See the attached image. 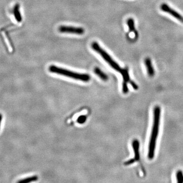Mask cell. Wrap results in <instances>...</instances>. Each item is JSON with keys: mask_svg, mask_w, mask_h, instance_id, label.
<instances>
[{"mask_svg": "<svg viewBox=\"0 0 183 183\" xmlns=\"http://www.w3.org/2000/svg\"><path fill=\"white\" fill-rule=\"evenodd\" d=\"M132 148L134 153V157L133 158L129 159V160L125 162V165H130L132 164L135 162L140 160V153H139V142L137 139H135L132 141Z\"/></svg>", "mask_w": 183, "mask_h": 183, "instance_id": "cell-4", "label": "cell"}, {"mask_svg": "<svg viewBox=\"0 0 183 183\" xmlns=\"http://www.w3.org/2000/svg\"><path fill=\"white\" fill-rule=\"evenodd\" d=\"M92 47L95 51L98 52L99 54H100L101 56L103 58L107 63H109V65L113 68L115 70L117 71H119L120 73L122 72V71H123V69L121 68L119 65L117 63L113 60V58H111V56L104 49H103L102 48H101L100 46H99V45L98 43L96 42L92 43Z\"/></svg>", "mask_w": 183, "mask_h": 183, "instance_id": "cell-3", "label": "cell"}, {"mask_svg": "<svg viewBox=\"0 0 183 183\" xmlns=\"http://www.w3.org/2000/svg\"><path fill=\"white\" fill-rule=\"evenodd\" d=\"M49 70L51 72L54 73L62 75L63 76L68 77L71 79L83 81L85 82H88L90 80V77L88 74H80L78 73L74 72L71 71L67 70L65 69L56 66L54 65L50 66L49 68Z\"/></svg>", "mask_w": 183, "mask_h": 183, "instance_id": "cell-2", "label": "cell"}, {"mask_svg": "<svg viewBox=\"0 0 183 183\" xmlns=\"http://www.w3.org/2000/svg\"><path fill=\"white\" fill-rule=\"evenodd\" d=\"M86 121H87V116H86L85 115H82L79 116L77 119V122L80 124H83V123H85Z\"/></svg>", "mask_w": 183, "mask_h": 183, "instance_id": "cell-13", "label": "cell"}, {"mask_svg": "<svg viewBox=\"0 0 183 183\" xmlns=\"http://www.w3.org/2000/svg\"><path fill=\"white\" fill-rule=\"evenodd\" d=\"M2 119H3V116L2 114L0 113V127H1V122H2Z\"/></svg>", "mask_w": 183, "mask_h": 183, "instance_id": "cell-15", "label": "cell"}, {"mask_svg": "<svg viewBox=\"0 0 183 183\" xmlns=\"http://www.w3.org/2000/svg\"><path fill=\"white\" fill-rule=\"evenodd\" d=\"M145 66L147 67V71H148L149 76L153 77L155 74V72H154V70L153 66H152L151 59L150 58H145Z\"/></svg>", "mask_w": 183, "mask_h": 183, "instance_id": "cell-7", "label": "cell"}, {"mask_svg": "<svg viewBox=\"0 0 183 183\" xmlns=\"http://www.w3.org/2000/svg\"><path fill=\"white\" fill-rule=\"evenodd\" d=\"M13 12H14V17L16 18V20L18 22H21L22 20L21 14L19 12V7L18 5H16L14 6L13 9Z\"/></svg>", "mask_w": 183, "mask_h": 183, "instance_id": "cell-9", "label": "cell"}, {"mask_svg": "<svg viewBox=\"0 0 183 183\" xmlns=\"http://www.w3.org/2000/svg\"><path fill=\"white\" fill-rule=\"evenodd\" d=\"M127 24L129 27V31L130 32H133L135 33V36L137 38L138 36L137 32L135 31V26H134V22L133 19L132 18H129V19L127 21Z\"/></svg>", "mask_w": 183, "mask_h": 183, "instance_id": "cell-10", "label": "cell"}, {"mask_svg": "<svg viewBox=\"0 0 183 183\" xmlns=\"http://www.w3.org/2000/svg\"><path fill=\"white\" fill-rule=\"evenodd\" d=\"M176 177L177 179V182L183 183V173L182 170H178L176 174Z\"/></svg>", "mask_w": 183, "mask_h": 183, "instance_id": "cell-12", "label": "cell"}, {"mask_svg": "<svg viewBox=\"0 0 183 183\" xmlns=\"http://www.w3.org/2000/svg\"><path fill=\"white\" fill-rule=\"evenodd\" d=\"M122 90H123V92L125 94H127V93L128 92L129 89L127 86V83L123 82L122 84Z\"/></svg>", "mask_w": 183, "mask_h": 183, "instance_id": "cell-14", "label": "cell"}, {"mask_svg": "<svg viewBox=\"0 0 183 183\" xmlns=\"http://www.w3.org/2000/svg\"><path fill=\"white\" fill-rule=\"evenodd\" d=\"M94 72L97 75H98L101 79H102L103 81H106L108 80L109 77H107V75L101 70L100 69L97 67L95 68L94 69Z\"/></svg>", "mask_w": 183, "mask_h": 183, "instance_id": "cell-8", "label": "cell"}, {"mask_svg": "<svg viewBox=\"0 0 183 183\" xmlns=\"http://www.w3.org/2000/svg\"><path fill=\"white\" fill-rule=\"evenodd\" d=\"M38 180V177L37 176H33L31 177H26V179L20 180L18 182V183H28L33 182L36 181Z\"/></svg>", "mask_w": 183, "mask_h": 183, "instance_id": "cell-11", "label": "cell"}, {"mask_svg": "<svg viewBox=\"0 0 183 183\" xmlns=\"http://www.w3.org/2000/svg\"><path fill=\"white\" fill-rule=\"evenodd\" d=\"M58 31L61 33H70L77 35H83L85 33V30L82 28L71 26H61L58 28Z\"/></svg>", "mask_w": 183, "mask_h": 183, "instance_id": "cell-5", "label": "cell"}, {"mask_svg": "<svg viewBox=\"0 0 183 183\" xmlns=\"http://www.w3.org/2000/svg\"><path fill=\"white\" fill-rule=\"evenodd\" d=\"M161 10L165 12H167L169 14H171V15L177 18V20H179L180 22L183 23V17L182 16L181 14L177 13L175 10H173L172 8L168 6L167 4H162L161 6Z\"/></svg>", "mask_w": 183, "mask_h": 183, "instance_id": "cell-6", "label": "cell"}, {"mask_svg": "<svg viewBox=\"0 0 183 183\" xmlns=\"http://www.w3.org/2000/svg\"><path fill=\"white\" fill-rule=\"evenodd\" d=\"M161 117V109L158 106L155 107L153 112V127L151 132L148 149V158L149 159H153L155 155V149L156 146L157 137L159 133V126Z\"/></svg>", "mask_w": 183, "mask_h": 183, "instance_id": "cell-1", "label": "cell"}]
</instances>
